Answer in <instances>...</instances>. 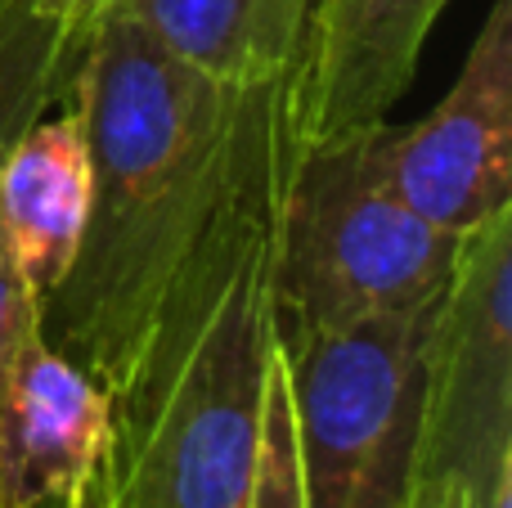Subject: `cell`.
I'll return each instance as SVG.
<instances>
[{
	"instance_id": "obj_8",
	"label": "cell",
	"mask_w": 512,
	"mask_h": 508,
	"mask_svg": "<svg viewBox=\"0 0 512 508\" xmlns=\"http://www.w3.org/2000/svg\"><path fill=\"white\" fill-rule=\"evenodd\" d=\"M113 437L108 392L36 333L0 387V508H41L99 473Z\"/></svg>"
},
{
	"instance_id": "obj_12",
	"label": "cell",
	"mask_w": 512,
	"mask_h": 508,
	"mask_svg": "<svg viewBox=\"0 0 512 508\" xmlns=\"http://www.w3.org/2000/svg\"><path fill=\"white\" fill-rule=\"evenodd\" d=\"M113 14V0H23V23L36 41L50 50L59 68L77 77L81 54H86L90 36L99 23Z\"/></svg>"
},
{
	"instance_id": "obj_6",
	"label": "cell",
	"mask_w": 512,
	"mask_h": 508,
	"mask_svg": "<svg viewBox=\"0 0 512 508\" xmlns=\"http://www.w3.org/2000/svg\"><path fill=\"white\" fill-rule=\"evenodd\" d=\"M391 185L450 239L512 212V0H495L441 104L391 126Z\"/></svg>"
},
{
	"instance_id": "obj_3",
	"label": "cell",
	"mask_w": 512,
	"mask_h": 508,
	"mask_svg": "<svg viewBox=\"0 0 512 508\" xmlns=\"http://www.w3.org/2000/svg\"><path fill=\"white\" fill-rule=\"evenodd\" d=\"M391 122L297 149L274 234L279 338L342 329L432 302L459 243L427 225L391 185Z\"/></svg>"
},
{
	"instance_id": "obj_1",
	"label": "cell",
	"mask_w": 512,
	"mask_h": 508,
	"mask_svg": "<svg viewBox=\"0 0 512 508\" xmlns=\"http://www.w3.org/2000/svg\"><path fill=\"white\" fill-rule=\"evenodd\" d=\"M72 99L90 140V216L68 279L41 306V338L113 401L221 216L256 90L216 86L104 18Z\"/></svg>"
},
{
	"instance_id": "obj_10",
	"label": "cell",
	"mask_w": 512,
	"mask_h": 508,
	"mask_svg": "<svg viewBox=\"0 0 512 508\" xmlns=\"http://www.w3.org/2000/svg\"><path fill=\"white\" fill-rule=\"evenodd\" d=\"M306 0H113V14L162 54L225 90L283 81L297 59Z\"/></svg>"
},
{
	"instance_id": "obj_9",
	"label": "cell",
	"mask_w": 512,
	"mask_h": 508,
	"mask_svg": "<svg viewBox=\"0 0 512 508\" xmlns=\"http://www.w3.org/2000/svg\"><path fill=\"white\" fill-rule=\"evenodd\" d=\"M90 216V140L77 99L45 108L41 117L0 144V234L36 311L59 293L77 261Z\"/></svg>"
},
{
	"instance_id": "obj_13",
	"label": "cell",
	"mask_w": 512,
	"mask_h": 508,
	"mask_svg": "<svg viewBox=\"0 0 512 508\" xmlns=\"http://www.w3.org/2000/svg\"><path fill=\"white\" fill-rule=\"evenodd\" d=\"M41 333V311H36V297L23 288L14 261H9L5 234H0V387L9 378V365L18 360V351Z\"/></svg>"
},
{
	"instance_id": "obj_5",
	"label": "cell",
	"mask_w": 512,
	"mask_h": 508,
	"mask_svg": "<svg viewBox=\"0 0 512 508\" xmlns=\"http://www.w3.org/2000/svg\"><path fill=\"white\" fill-rule=\"evenodd\" d=\"M512 508V212L459 243L432 311L409 508Z\"/></svg>"
},
{
	"instance_id": "obj_4",
	"label": "cell",
	"mask_w": 512,
	"mask_h": 508,
	"mask_svg": "<svg viewBox=\"0 0 512 508\" xmlns=\"http://www.w3.org/2000/svg\"><path fill=\"white\" fill-rule=\"evenodd\" d=\"M436 302L279 338L306 508H409Z\"/></svg>"
},
{
	"instance_id": "obj_16",
	"label": "cell",
	"mask_w": 512,
	"mask_h": 508,
	"mask_svg": "<svg viewBox=\"0 0 512 508\" xmlns=\"http://www.w3.org/2000/svg\"><path fill=\"white\" fill-rule=\"evenodd\" d=\"M427 508H472L468 500H463V495L459 491H445L441 495V500H436V504H427Z\"/></svg>"
},
{
	"instance_id": "obj_14",
	"label": "cell",
	"mask_w": 512,
	"mask_h": 508,
	"mask_svg": "<svg viewBox=\"0 0 512 508\" xmlns=\"http://www.w3.org/2000/svg\"><path fill=\"white\" fill-rule=\"evenodd\" d=\"M41 508H117L113 504V491H108V468L99 464V473L86 477L77 491H68L63 500H50V504H41Z\"/></svg>"
},
{
	"instance_id": "obj_11",
	"label": "cell",
	"mask_w": 512,
	"mask_h": 508,
	"mask_svg": "<svg viewBox=\"0 0 512 508\" xmlns=\"http://www.w3.org/2000/svg\"><path fill=\"white\" fill-rule=\"evenodd\" d=\"M248 508H306L297 473V441H292V392L283 347H274L270 387H265L261 414V455H256V486Z\"/></svg>"
},
{
	"instance_id": "obj_15",
	"label": "cell",
	"mask_w": 512,
	"mask_h": 508,
	"mask_svg": "<svg viewBox=\"0 0 512 508\" xmlns=\"http://www.w3.org/2000/svg\"><path fill=\"white\" fill-rule=\"evenodd\" d=\"M14 41H36V36L23 23V0H0V50H9Z\"/></svg>"
},
{
	"instance_id": "obj_2",
	"label": "cell",
	"mask_w": 512,
	"mask_h": 508,
	"mask_svg": "<svg viewBox=\"0 0 512 508\" xmlns=\"http://www.w3.org/2000/svg\"><path fill=\"white\" fill-rule=\"evenodd\" d=\"M292 162L288 90H256L221 216L113 396L117 508H248L274 365V234Z\"/></svg>"
},
{
	"instance_id": "obj_7",
	"label": "cell",
	"mask_w": 512,
	"mask_h": 508,
	"mask_svg": "<svg viewBox=\"0 0 512 508\" xmlns=\"http://www.w3.org/2000/svg\"><path fill=\"white\" fill-rule=\"evenodd\" d=\"M450 0H306L288 90L297 149L387 122Z\"/></svg>"
}]
</instances>
